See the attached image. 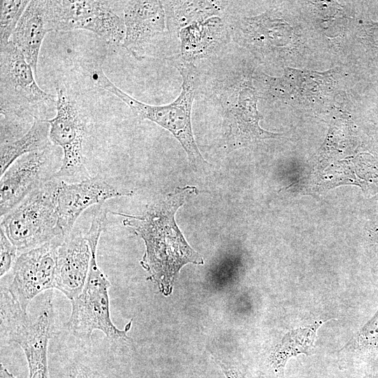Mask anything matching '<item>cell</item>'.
<instances>
[{
	"instance_id": "obj_1",
	"label": "cell",
	"mask_w": 378,
	"mask_h": 378,
	"mask_svg": "<svg viewBox=\"0 0 378 378\" xmlns=\"http://www.w3.org/2000/svg\"><path fill=\"white\" fill-rule=\"evenodd\" d=\"M196 188H176L150 202L138 215L110 211L124 218L122 224L132 229L144 242L145 253L140 265L162 294L169 295L181 269L192 263L203 265L204 260L184 238L175 221L177 210Z\"/></svg>"
},
{
	"instance_id": "obj_2",
	"label": "cell",
	"mask_w": 378,
	"mask_h": 378,
	"mask_svg": "<svg viewBox=\"0 0 378 378\" xmlns=\"http://www.w3.org/2000/svg\"><path fill=\"white\" fill-rule=\"evenodd\" d=\"M171 63L179 71L182 85L178 97L166 105H150L132 97L114 85L101 66H94L91 76L96 85L121 99L139 118L150 120L172 133L181 144L193 168L204 169L208 162L196 144L191 123L192 106L200 81L198 71L193 64L183 61L178 55L172 57Z\"/></svg>"
},
{
	"instance_id": "obj_3",
	"label": "cell",
	"mask_w": 378,
	"mask_h": 378,
	"mask_svg": "<svg viewBox=\"0 0 378 378\" xmlns=\"http://www.w3.org/2000/svg\"><path fill=\"white\" fill-rule=\"evenodd\" d=\"M54 178L1 217V228L22 253L64 237L59 225Z\"/></svg>"
},
{
	"instance_id": "obj_4",
	"label": "cell",
	"mask_w": 378,
	"mask_h": 378,
	"mask_svg": "<svg viewBox=\"0 0 378 378\" xmlns=\"http://www.w3.org/2000/svg\"><path fill=\"white\" fill-rule=\"evenodd\" d=\"M19 49L10 41L0 47V112L2 117L28 120L38 115L57 100L43 91Z\"/></svg>"
},
{
	"instance_id": "obj_5",
	"label": "cell",
	"mask_w": 378,
	"mask_h": 378,
	"mask_svg": "<svg viewBox=\"0 0 378 378\" xmlns=\"http://www.w3.org/2000/svg\"><path fill=\"white\" fill-rule=\"evenodd\" d=\"M0 312L1 345L14 342L22 348L28 364V378H49L48 346L54 324L51 301L46 302L34 321H30L27 312L14 302L4 303Z\"/></svg>"
},
{
	"instance_id": "obj_6",
	"label": "cell",
	"mask_w": 378,
	"mask_h": 378,
	"mask_svg": "<svg viewBox=\"0 0 378 378\" xmlns=\"http://www.w3.org/2000/svg\"><path fill=\"white\" fill-rule=\"evenodd\" d=\"M97 249L90 248L92 258L88 276L80 293L70 300L71 311L66 328L80 339H90L94 330H98L111 340L127 341L132 320L123 330L112 322L108 295L111 284L97 262Z\"/></svg>"
},
{
	"instance_id": "obj_7",
	"label": "cell",
	"mask_w": 378,
	"mask_h": 378,
	"mask_svg": "<svg viewBox=\"0 0 378 378\" xmlns=\"http://www.w3.org/2000/svg\"><path fill=\"white\" fill-rule=\"evenodd\" d=\"M114 1H46L50 31L84 29L90 31L111 47H119L125 37L122 15Z\"/></svg>"
},
{
	"instance_id": "obj_8",
	"label": "cell",
	"mask_w": 378,
	"mask_h": 378,
	"mask_svg": "<svg viewBox=\"0 0 378 378\" xmlns=\"http://www.w3.org/2000/svg\"><path fill=\"white\" fill-rule=\"evenodd\" d=\"M55 90L56 114L46 119L50 125V141L63 151L62 164L55 178L81 181L90 177L83 146L87 132L86 119L76 99L64 85L57 83Z\"/></svg>"
},
{
	"instance_id": "obj_9",
	"label": "cell",
	"mask_w": 378,
	"mask_h": 378,
	"mask_svg": "<svg viewBox=\"0 0 378 378\" xmlns=\"http://www.w3.org/2000/svg\"><path fill=\"white\" fill-rule=\"evenodd\" d=\"M251 87L246 80L232 82L227 78L217 88L223 117L222 143L227 153L277 135L260 127L261 116Z\"/></svg>"
},
{
	"instance_id": "obj_10",
	"label": "cell",
	"mask_w": 378,
	"mask_h": 378,
	"mask_svg": "<svg viewBox=\"0 0 378 378\" xmlns=\"http://www.w3.org/2000/svg\"><path fill=\"white\" fill-rule=\"evenodd\" d=\"M57 148L50 142L39 150L20 157L6 169L0 181L1 217L55 178L62 164Z\"/></svg>"
},
{
	"instance_id": "obj_11",
	"label": "cell",
	"mask_w": 378,
	"mask_h": 378,
	"mask_svg": "<svg viewBox=\"0 0 378 378\" xmlns=\"http://www.w3.org/2000/svg\"><path fill=\"white\" fill-rule=\"evenodd\" d=\"M64 237L20 253L13 270L8 291L27 312L30 302L41 292L55 288L57 248Z\"/></svg>"
},
{
	"instance_id": "obj_12",
	"label": "cell",
	"mask_w": 378,
	"mask_h": 378,
	"mask_svg": "<svg viewBox=\"0 0 378 378\" xmlns=\"http://www.w3.org/2000/svg\"><path fill=\"white\" fill-rule=\"evenodd\" d=\"M121 4L125 26L122 47L134 59L141 61L148 55L151 46L166 31L162 1H124Z\"/></svg>"
},
{
	"instance_id": "obj_13",
	"label": "cell",
	"mask_w": 378,
	"mask_h": 378,
	"mask_svg": "<svg viewBox=\"0 0 378 378\" xmlns=\"http://www.w3.org/2000/svg\"><path fill=\"white\" fill-rule=\"evenodd\" d=\"M132 191H120L99 176L78 182L59 179L56 190V206L59 225L65 237L74 230L80 215L92 205H102L106 200L130 196Z\"/></svg>"
},
{
	"instance_id": "obj_14",
	"label": "cell",
	"mask_w": 378,
	"mask_h": 378,
	"mask_svg": "<svg viewBox=\"0 0 378 378\" xmlns=\"http://www.w3.org/2000/svg\"><path fill=\"white\" fill-rule=\"evenodd\" d=\"M92 252L85 234L73 230L61 241L57 253L55 288L70 300L82 291L89 272Z\"/></svg>"
},
{
	"instance_id": "obj_15",
	"label": "cell",
	"mask_w": 378,
	"mask_h": 378,
	"mask_svg": "<svg viewBox=\"0 0 378 378\" xmlns=\"http://www.w3.org/2000/svg\"><path fill=\"white\" fill-rule=\"evenodd\" d=\"M181 59L192 63L216 55L228 42L229 27L219 16L192 23L178 34Z\"/></svg>"
},
{
	"instance_id": "obj_16",
	"label": "cell",
	"mask_w": 378,
	"mask_h": 378,
	"mask_svg": "<svg viewBox=\"0 0 378 378\" xmlns=\"http://www.w3.org/2000/svg\"><path fill=\"white\" fill-rule=\"evenodd\" d=\"M50 31L46 1H30L10 41L22 52L35 74L42 42Z\"/></svg>"
},
{
	"instance_id": "obj_17",
	"label": "cell",
	"mask_w": 378,
	"mask_h": 378,
	"mask_svg": "<svg viewBox=\"0 0 378 378\" xmlns=\"http://www.w3.org/2000/svg\"><path fill=\"white\" fill-rule=\"evenodd\" d=\"M167 29L178 34L184 27L214 16H218L229 5L227 1H162Z\"/></svg>"
},
{
	"instance_id": "obj_18",
	"label": "cell",
	"mask_w": 378,
	"mask_h": 378,
	"mask_svg": "<svg viewBox=\"0 0 378 378\" xmlns=\"http://www.w3.org/2000/svg\"><path fill=\"white\" fill-rule=\"evenodd\" d=\"M50 125L46 119L34 118L29 130L20 137L1 142L0 175L20 157L45 148L51 141Z\"/></svg>"
},
{
	"instance_id": "obj_19",
	"label": "cell",
	"mask_w": 378,
	"mask_h": 378,
	"mask_svg": "<svg viewBox=\"0 0 378 378\" xmlns=\"http://www.w3.org/2000/svg\"><path fill=\"white\" fill-rule=\"evenodd\" d=\"M322 322L305 328L292 330L286 333L270 354L268 361L276 372H283L287 360L300 354L306 355L314 346L317 329Z\"/></svg>"
},
{
	"instance_id": "obj_20",
	"label": "cell",
	"mask_w": 378,
	"mask_h": 378,
	"mask_svg": "<svg viewBox=\"0 0 378 378\" xmlns=\"http://www.w3.org/2000/svg\"><path fill=\"white\" fill-rule=\"evenodd\" d=\"M30 1L1 0L0 47L7 45Z\"/></svg>"
},
{
	"instance_id": "obj_21",
	"label": "cell",
	"mask_w": 378,
	"mask_h": 378,
	"mask_svg": "<svg viewBox=\"0 0 378 378\" xmlns=\"http://www.w3.org/2000/svg\"><path fill=\"white\" fill-rule=\"evenodd\" d=\"M15 246L0 229V276H4L13 269L18 255Z\"/></svg>"
},
{
	"instance_id": "obj_22",
	"label": "cell",
	"mask_w": 378,
	"mask_h": 378,
	"mask_svg": "<svg viewBox=\"0 0 378 378\" xmlns=\"http://www.w3.org/2000/svg\"><path fill=\"white\" fill-rule=\"evenodd\" d=\"M68 378H109L99 371L80 363H74L68 368Z\"/></svg>"
},
{
	"instance_id": "obj_23",
	"label": "cell",
	"mask_w": 378,
	"mask_h": 378,
	"mask_svg": "<svg viewBox=\"0 0 378 378\" xmlns=\"http://www.w3.org/2000/svg\"><path fill=\"white\" fill-rule=\"evenodd\" d=\"M215 361L220 367L224 375L226 378H246L236 368L218 360L215 358Z\"/></svg>"
},
{
	"instance_id": "obj_24",
	"label": "cell",
	"mask_w": 378,
	"mask_h": 378,
	"mask_svg": "<svg viewBox=\"0 0 378 378\" xmlns=\"http://www.w3.org/2000/svg\"><path fill=\"white\" fill-rule=\"evenodd\" d=\"M0 378H15L2 363L0 364Z\"/></svg>"
},
{
	"instance_id": "obj_25",
	"label": "cell",
	"mask_w": 378,
	"mask_h": 378,
	"mask_svg": "<svg viewBox=\"0 0 378 378\" xmlns=\"http://www.w3.org/2000/svg\"><path fill=\"white\" fill-rule=\"evenodd\" d=\"M373 378H378V376H377V377H373Z\"/></svg>"
}]
</instances>
